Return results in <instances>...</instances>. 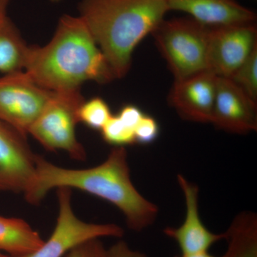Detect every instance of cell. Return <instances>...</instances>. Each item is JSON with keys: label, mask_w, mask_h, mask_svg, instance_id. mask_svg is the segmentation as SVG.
<instances>
[{"label": "cell", "mask_w": 257, "mask_h": 257, "mask_svg": "<svg viewBox=\"0 0 257 257\" xmlns=\"http://www.w3.org/2000/svg\"><path fill=\"white\" fill-rule=\"evenodd\" d=\"M160 126L155 118L144 114L135 130V143L150 145L160 135Z\"/></svg>", "instance_id": "ffe728a7"}, {"label": "cell", "mask_w": 257, "mask_h": 257, "mask_svg": "<svg viewBox=\"0 0 257 257\" xmlns=\"http://www.w3.org/2000/svg\"><path fill=\"white\" fill-rule=\"evenodd\" d=\"M209 29L194 19L178 18L164 20L152 33L175 81L207 71Z\"/></svg>", "instance_id": "277c9868"}, {"label": "cell", "mask_w": 257, "mask_h": 257, "mask_svg": "<svg viewBox=\"0 0 257 257\" xmlns=\"http://www.w3.org/2000/svg\"><path fill=\"white\" fill-rule=\"evenodd\" d=\"M77 189L101 198L124 214L128 229L142 231L156 221L159 208L138 192L130 176L124 147H114L104 162L92 168L72 170L51 163L37 155L36 172L25 200L38 205L54 189Z\"/></svg>", "instance_id": "6da1fadb"}, {"label": "cell", "mask_w": 257, "mask_h": 257, "mask_svg": "<svg viewBox=\"0 0 257 257\" xmlns=\"http://www.w3.org/2000/svg\"><path fill=\"white\" fill-rule=\"evenodd\" d=\"M58 216L53 232L42 246L28 254L10 257H64L79 243L101 237L121 238L124 231L115 224H95L82 221L72 204V189H57Z\"/></svg>", "instance_id": "8992f818"}, {"label": "cell", "mask_w": 257, "mask_h": 257, "mask_svg": "<svg viewBox=\"0 0 257 257\" xmlns=\"http://www.w3.org/2000/svg\"><path fill=\"white\" fill-rule=\"evenodd\" d=\"M257 47L254 23L209 29L207 71L217 77L229 78Z\"/></svg>", "instance_id": "ba28073f"}, {"label": "cell", "mask_w": 257, "mask_h": 257, "mask_svg": "<svg viewBox=\"0 0 257 257\" xmlns=\"http://www.w3.org/2000/svg\"><path fill=\"white\" fill-rule=\"evenodd\" d=\"M50 1L52 2V3H58V2L61 1V0H50Z\"/></svg>", "instance_id": "4316f807"}, {"label": "cell", "mask_w": 257, "mask_h": 257, "mask_svg": "<svg viewBox=\"0 0 257 257\" xmlns=\"http://www.w3.org/2000/svg\"><path fill=\"white\" fill-rule=\"evenodd\" d=\"M106 257H147L141 251L133 250L124 241H118L106 249Z\"/></svg>", "instance_id": "603a6c76"}, {"label": "cell", "mask_w": 257, "mask_h": 257, "mask_svg": "<svg viewBox=\"0 0 257 257\" xmlns=\"http://www.w3.org/2000/svg\"><path fill=\"white\" fill-rule=\"evenodd\" d=\"M103 140L114 147L135 144V130L128 127L117 115H112L101 130Z\"/></svg>", "instance_id": "d6986e66"}, {"label": "cell", "mask_w": 257, "mask_h": 257, "mask_svg": "<svg viewBox=\"0 0 257 257\" xmlns=\"http://www.w3.org/2000/svg\"><path fill=\"white\" fill-rule=\"evenodd\" d=\"M228 79L257 102V47Z\"/></svg>", "instance_id": "e0dca14e"}, {"label": "cell", "mask_w": 257, "mask_h": 257, "mask_svg": "<svg viewBox=\"0 0 257 257\" xmlns=\"http://www.w3.org/2000/svg\"><path fill=\"white\" fill-rule=\"evenodd\" d=\"M45 240L20 218L0 216V251L10 256H20L35 251Z\"/></svg>", "instance_id": "5bb4252c"}, {"label": "cell", "mask_w": 257, "mask_h": 257, "mask_svg": "<svg viewBox=\"0 0 257 257\" xmlns=\"http://www.w3.org/2000/svg\"><path fill=\"white\" fill-rule=\"evenodd\" d=\"M25 71L0 77V120L27 137L52 94Z\"/></svg>", "instance_id": "52a82bcc"}, {"label": "cell", "mask_w": 257, "mask_h": 257, "mask_svg": "<svg viewBox=\"0 0 257 257\" xmlns=\"http://www.w3.org/2000/svg\"><path fill=\"white\" fill-rule=\"evenodd\" d=\"M216 81L214 74L204 71L175 81L169 101L181 117L195 122H212Z\"/></svg>", "instance_id": "30bf717a"}, {"label": "cell", "mask_w": 257, "mask_h": 257, "mask_svg": "<svg viewBox=\"0 0 257 257\" xmlns=\"http://www.w3.org/2000/svg\"><path fill=\"white\" fill-rule=\"evenodd\" d=\"M106 248L99 239L88 240L72 248L66 257H106Z\"/></svg>", "instance_id": "44dd1931"}, {"label": "cell", "mask_w": 257, "mask_h": 257, "mask_svg": "<svg viewBox=\"0 0 257 257\" xmlns=\"http://www.w3.org/2000/svg\"><path fill=\"white\" fill-rule=\"evenodd\" d=\"M0 257H10L9 255L7 254V253H5L4 252H3V251H0Z\"/></svg>", "instance_id": "484cf974"}, {"label": "cell", "mask_w": 257, "mask_h": 257, "mask_svg": "<svg viewBox=\"0 0 257 257\" xmlns=\"http://www.w3.org/2000/svg\"><path fill=\"white\" fill-rule=\"evenodd\" d=\"M29 47L8 14L0 15V72L23 71Z\"/></svg>", "instance_id": "2e32d148"}, {"label": "cell", "mask_w": 257, "mask_h": 257, "mask_svg": "<svg viewBox=\"0 0 257 257\" xmlns=\"http://www.w3.org/2000/svg\"><path fill=\"white\" fill-rule=\"evenodd\" d=\"M227 249L222 257H257V216L243 211L224 233Z\"/></svg>", "instance_id": "9a60e30c"}, {"label": "cell", "mask_w": 257, "mask_h": 257, "mask_svg": "<svg viewBox=\"0 0 257 257\" xmlns=\"http://www.w3.org/2000/svg\"><path fill=\"white\" fill-rule=\"evenodd\" d=\"M24 71L52 92L80 89L87 81L106 84L114 74L81 17H61L53 37L43 47H29Z\"/></svg>", "instance_id": "7a4b0ae2"}, {"label": "cell", "mask_w": 257, "mask_h": 257, "mask_svg": "<svg viewBox=\"0 0 257 257\" xmlns=\"http://www.w3.org/2000/svg\"><path fill=\"white\" fill-rule=\"evenodd\" d=\"M175 257H217L213 256L208 251H203V252L189 253V254H182L181 256H176ZM222 257V256H221Z\"/></svg>", "instance_id": "cb8c5ba5"}, {"label": "cell", "mask_w": 257, "mask_h": 257, "mask_svg": "<svg viewBox=\"0 0 257 257\" xmlns=\"http://www.w3.org/2000/svg\"><path fill=\"white\" fill-rule=\"evenodd\" d=\"M169 11L184 12L208 28L253 23V12L236 0H167Z\"/></svg>", "instance_id": "4fadbf2b"}, {"label": "cell", "mask_w": 257, "mask_h": 257, "mask_svg": "<svg viewBox=\"0 0 257 257\" xmlns=\"http://www.w3.org/2000/svg\"><path fill=\"white\" fill-rule=\"evenodd\" d=\"M81 89L52 92L43 110L29 130L47 151L65 152L72 160L85 161L87 152L76 135L79 112L84 102Z\"/></svg>", "instance_id": "5b68a950"}, {"label": "cell", "mask_w": 257, "mask_h": 257, "mask_svg": "<svg viewBox=\"0 0 257 257\" xmlns=\"http://www.w3.org/2000/svg\"><path fill=\"white\" fill-rule=\"evenodd\" d=\"M177 181L184 197L185 219L179 227L164 229L166 236L178 243L182 254L208 251L214 243L224 239V234L211 232L203 224L199 210V189L184 176L178 175Z\"/></svg>", "instance_id": "7c38bea8"}, {"label": "cell", "mask_w": 257, "mask_h": 257, "mask_svg": "<svg viewBox=\"0 0 257 257\" xmlns=\"http://www.w3.org/2000/svg\"><path fill=\"white\" fill-rule=\"evenodd\" d=\"M79 11L115 78L121 79L130 71L135 48L169 9L167 0H82Z\"/></svg>", "instance_id": "3957f363"}, {"label": "cell", "mask_w": 257, "mask_h": 257, "mask_svg": "<svg viewBox=\"0 0 257 257\" xmlns=\"http://www.w3.org/2000/svg\"><path fill=\"white\" fill-rule=\"evenodd\" d=\"M213 124L235 134L257 130L256 102L229 79L217 77Z\"/></svg>", "instance_id": "8fae6325"}, {"label": "cell", "mask_w": 257, "mask_h": 257, "mask_svg": "<svg viewBox=\"0 0 257 257\" xmlns=\"http://www.w3.org/2000/svg\"><path fill=\"white\" fill-rule=\"evenodd\" d=\"M37 154L27 137L0 120V192L25 194L36 172Z\"/></svg>", "instance_id": "9c48e42d"}, {"label": "cell", "mask_w": 257, "mask_h": 257, "mask_svg": "<svg viewBox=\"0 0 257 257\" xmlns=\"http://www.w3.org/2000/svg\"><path fill=\"white\" fill-rule=\"evenodd\" d=\"M12 0H0V15L7 13L8 6Z\"/></svg>", "instance_id": "d4e9b609"}, {"label": "cell", "mask_w": 257, "mask_h": 257, "mask_svg": "<svg viewBox=\"0 0 257 257\" xmlns=\"http://www.w3.org/2000/svg\"><path fill=\"white\" fill-rule=\"evenodd\" d=\"M144 114H145L138 106L126 105L120 110L117 116L125 124L127 125L128 127L135 130Z\"/></svg>", "instance_id": "7402d4cb"}, {"label": "cell", "mask_w": 257, "mask_h": 257, "mask_svg": "<svg viewBox=\"0 0 257 257\" xmlns=\"http://www.w3.org/2000/svg\"><path fill=\"white\" fill-rule=\"evenodd\" d=\"M111 116L109 106L100 97L84 101L79 112V121L96 130H101Z\"/></svg>", "instance_id": "ac0fdd59"}]
</instances>
